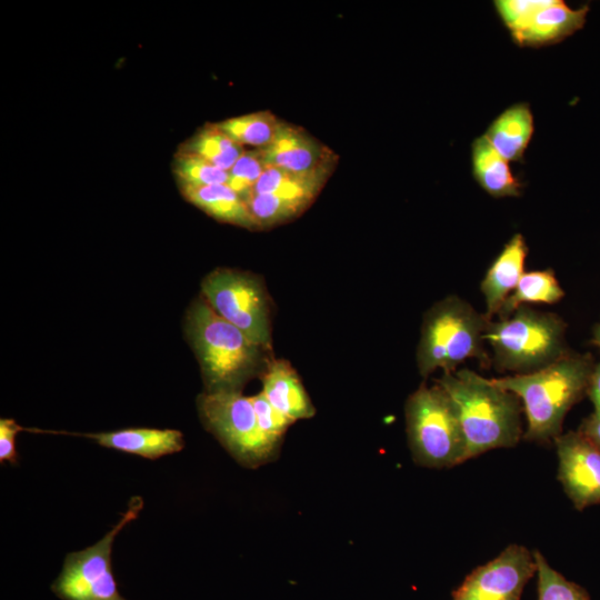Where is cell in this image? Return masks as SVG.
I'll return each instance as SVG.
<instances>
[{"instance_id":"19","label":"cell","mask_w":600,"mask_h":600,"mask_svg":"<svg viewBox=\"0 0 600 600\" xmlns=\"http://www.w3.org/2000/svg\"><path fill=\"white\" fill-rule=\"evenodd\" d=\"M180 190L186 200L216 220L256 229L246 201L227 183L181 186Z\"/></svg>"},{"instance_id":"30","label":"cell","mask_w":600,"mask_h":600,"mask_svg":"<svg viewBox=\"0 0 600 600\" xmlns=\"http://www.w3.org/2000/svg\"><path fill=\"white\" fill-rule=\"evenodd\" d=\"M24 430L23 427L18 424L12 418L0 419V462H10L16 464L18 461V453L16 448L17 434Z\"/></svg>"},{"instance_id":"23","label":"cell","mask_w":600,"mask_h":600,"mask_svg":"<svg viewBox=\"0 0 600 600\" xmlns=\"http://www.w3.org/2000/svg\"><path fill=\"white\" fill-rule=\"evenodd\" d=\"M256 229L272 228L299 217L313 202L306 198L253 193L246 200Z\"/></svg>"},{"instance_id":"31","label":"cell","mask_w":600,"mask_h":600,"mask_svg":"<svg viewBox=\"0 0 600 600\" xmlns=\"http://www.w3.org/2000/svg\"><path fill=\"white\" fill-rule=\"evenodd\" d=\"M578 431L600 449V417L594 413L587 417L582 420Z\"/></svg>"},{"instance_id":"7","label":"cell","mask_w":600,"mask_h":600,"mask_svg":"<svg viewBox=\"0 0 600 600\" xmlns=\"http://www.w3.org/2000/svg\"><path fill=\"white\" fill-rule=\"evenodd\" d=\"M197 407L204 428L241 466L256 469L277 458L281 444L261 431L250 397L238 391H203Z\"/></svg>"},{"instance_id":"11","label":"cell","mask_w":600,"mask_h":600,"mask_svg":"<svg viewBox=\"0 0 600 600\" xmlns=\"http://www.w3.org/2000/svg\"><path fill=\"white\" fill-rule=\"evenodd\" d=\"M558 480L577 510L600 503V449L579 431L554 441Z\"/></svg>"},{"instance_id":"32","label":"cell","mask_w":600,"mask_h":600,"mask_svg":"<svg viewBox=\"0 0 600 600\" xmlns=\"http://www.w3.org/2000/svg\"><path fill=\"white\" fill-rule=\"evenodd\" d=\"M587 394L593 403V413L600 417V362L594 366Z\"/></svg>"},{"instance_id":"10","label":"cell","mask_w":600,"mask_h":600,"mask_svg":"<svg viewBox=\"0 0 600 600\" xmlns=\"http://www.w3.org/2000/svg\"><path fill=\"white\" fill-rule=\"evenodd\" d=\"M536 573L533 551L511 543L491 561L471 571L453 591L451 600H520Z\"/></svg>"},{"instance_id":"20","label":"cell","mask_w":600,"mask_h":600,"mask_svg":"<svg viewBox=\"0 0 600 600\" xmlns=\"http://www.w3.org/2000/svg\"><path fill=\"white\" fill-rule=\"evenodd\" d=\"M331 173H298L268 166L256 183L251 194L272 193L284 197L306 198L314 201Z\"/></svg>"},{"instance_id":"5","label":"cell","mask_w":600,"mask_h":600,"mask_svg":"<svg viewBox=\"0 0 600 600\" xmlns=\"http://www.w3.org/2000/svg\"><path fill=\"white\" fill-rule=\"evenodd\" d=\"M566 330L560 316L524 304L507 318L490 319L483 338L498 371L526 374L552 364L570 351Z\"/></svg>"},{"instance_id":"27","label":"cell","mask_w":600,"mask_h":600,"mask_svg":"<svg viewBox=\"0 0 600 600\" xmlns=\"http://www.w3.org/2000/svg\"><path fill=\"white\" fill-rule=\"evenodd\" d=\"M267 167L260 149H246L228 171L227 184L246 200Z\"/></svg>"},{"instance_id":"4","label":"cell","mask_w":600,"mask_h":600,"mask_svg":"<svg viewBox=\"0 0 600 600\" xmlns=\"http://www.w3.org/2000/svg\"><path fill=\"white\" fill-rule=\"evenodd\" d=\"M489 320L458 296L436 302L423 317L416 354L419 373L426 378L438 369L454 372L468 359L488 368L491 357L483 334Z\"/></svg>"},{"instance_id":"2","label":"cell","mask_w":600,"mask_h":600,"mask_svg":"<svg viewBox=\"0 0 600 600\" xmlns=\"http://www.w3.org/2000/svg\"><path fill=\"white\" fill-rule=\"evenodd\" d=\"M594 366L589 353L569 351L536 372L493 379L522 403L527 419L522 439L546 444L562 433L567 413L587 394Z\"/></svg>"},{"instance_id":"16","label":"cell","mask_w":600,"mask_h":600,"mask_svg":"<svg viewBox=\"0 0 600 600\" xmlns=\"http://www.w3.org/2000/svg\"><path fill=\"white\" fill-rule=\"evenodd\" d=\"M261 380L263 396L292 422L314 416V406L290 362L272 358L261 374Z\"/></svg>"},{"instance_id":"25","label":"cell","mask_w":600,"mask_h":600,"mask_svg":"<svg viewBox=\"0 0 600 600\" xmlns=\"http://www.w3.org/2000/svg\"><path fill=\"white\" fill-rule=\"evenodd\" d=\"M533 556L537 563L538 600H590L586 589L554 570L540 551L534 550Z\"/></svg>"},{"instance_id":"3","label":"cell","mask_w":600,"mask_h":600,"mask_svg":"<svg viewBox=\"0 0 600 600\" xmlns=\"http://www.w3.org/2000/svg\"><path fill=\"white\" fill-rule=\"evenodd\" d=\"M454 401L464 439L466 461L487 451L516 447L523 437L520 399L493 379L460 369L436 380Z\"/></svg>"},{"instance_id":"17","label":"cell","mask_w":600,"mask_h":600,"mask_svg":"<svg viewBox=\"0 0 600 600\" xmlns=\"http://www.w3.org/2000/svg\"><path fill=\"white\" fill-rule=\"evenodd\" d=\"M533 132L534 119L529 103L517 102L499 113L483 136L509 162L522 163Z\"/></svg>"},{"instance_id":"22","label":"cell","mask_w":600,"mask_h":600,"mask_svg":"<svg viewBox=\"0 0 600 600\" xmlns=\"http://www.w3.org/2000/svg\"><path fill=\"white\" fill-rule=\"evenodd\" d=\"M180 149L196 153L227 172L246 150L223 132L217 123H207Z\"/></svg>"},{"instance_id":"13","label":"cell","mask_w":600,"mask_h":600,"mask_svg":"<svg viewBox=\"0 0 600 600\" xmlns=\"http://www.w3.org/2000/svg\"><path fill=\"white\" fill-rule=\"evenodd\" d=\"M589 10V4L572 9L563 0H547L510 37L521 48L559 43L584 27Z\"/></svg>"},{"instance_id":"9","label":"cell","mask_w":600,"mask_h":600,"mask_svg":"<svg viewBox=\"0 0 600 600\" xmlns=\"http://www.w3.org/2000/svg\"><path fill=\"white\" fill-rule=\"evenodd\" d=\"M141 497H132L120 520L94 544L66 556L50 590L61 600H127L112 572V546L118 533L139 517Z\"/></svg>"},{"instance_id":"6","label":"cell","mask_w":600,"mask_h":600,"mask_svg":"<svg viewBox=\"0 0 600 600\" xmlns=\"http://www.w3.org/2000/svg\"><path fill=\"white\" fill-rule=\"evenodd\" d=\"M411 457L418 466L452 468L466 461V439L458 408L438 383L421 384L404 404Z\"/></svg>"},{"instance_id":"24","label":"cell","mask_w":600,"mask_h":600,"mask_svg":"<svg viewBox=\"0 0 600 600\" xmlns=\"http://www.w3.org/2000/svg\"><path fill=\"white\" fill-rule=\"evenodd\" d=\"M280 122L270 111H258L216 123L243 148L263 149L273 140Z\"/></svg>"},{"instance_id":"15","label":"cell","mask_w":600,"mask_h":600,"mask_svg":"<svg viewBox=\"0 0 600 600\" xmlns=\"http://www.w3.org/2000/svg\"><path fill=\"white\" fill-rule=\"evenodd\" d=\"M527 254L528 247L524 237L521 233H514L490 264L480 283L487 318L492 319L497 316L506 299L516 289L524 273Z\"/></svg>"},{"instance_id":"33","label":"cell","mask_w":600,"mask_h":600,"mask_svg":"<svg viewBox=\"0 0 600 600\" xmlns=\"http://www.w3.org/2000/svg\"><path fill=\"white\" fill-rule=\"evenodd\" d=\"M591 343L600 349V322L593 328Z\"/></svg>"},{"instance_id":"14","label":"cell","mask_w":600,"mask_h":600,"mask_svg":"<svg viewBox=\"0 0 600 600\" xmlns=\"http://www.w3.org/2000/svg\"><path fill=\"white\" fill-rule=\"evenodd\" d=\"M31 431L80 436L92 439L104 448L151 460L177 453L184 447L182 432L174 429L127 428L94 433H71L39 429H31Z\"/></svg>"},{"instance_id":"8","label":"cell","mask_w":600,"mask_h":600,"mask_svg":"<svg viewBox=\"0 0 600 600\" xmlns=\"http://www.w3.org/2000/svg\"><path fill=\"white\" fill-rule=\"evenodd\" d=\"M201 296L216 313L258 344L272 350L270 300L258 276L218 268L203 278Z\"/></svg>"},{"instance_id":"18","label":"cell","mask_w":600,"mask_h":600,"mask_svg":"<svg viewBox=\"0 0 600 600\" xmlns=\"http://www.w3.org/2000/svg\"><path fill=\"white\" fill-rule=\"evenodd\" d=\"M471 172L478 186L493 198L520 197L523 183L482 134L471 142Z\"/></svg>"},{"instance_id":"26","label":"cell","mask_w":600,"mask_h":600,"mask_svg":"<svg viewBox=\"0 0 600 600\" xmlns=\"http://www.w3.org/2000/svg\"><path fill=\"white\" fill-rule=\"evenodd\" d=\"M173 172L181 186H210L228 182V172L213 166L202 157L179 150L173 162Z\"/></svg>"},{"instance_id":"1","label":"cell","mask_w":600,"mask_h":600,"mask_svg":"<svg viewBox=\"0 0 600 600\" xmlns=\"http://www.w3.org/2000/svg\"><path fill=\"white\" fill-rule=\"evenodd\" d=\"M186 333L206 392H241L252 378L261 377L272 359L271 350L216 313L202 296L187 311Z\"/></svg>"},{"instance_id":"28","label":"cell","mask_w":600,"mask_h":600,"mask_svg":"<svg viewBox=\"0 0 600 600\" xmlns=\"http://www.w3.org/2000/svg\"><path fill=\"white\" fill-rule=\"evenodd\" d=\"M250 398L261 431L268 439L281 444L286 431L293 422L273 408L262 392Z\"/></svg>"},{"instance_id":"29","label":"cell","mask_w":600,"mask_h":600,"mask_svg":"<svg viewBox=\"0 0 600 600\" xmlns=\"http://www.w3.org/2000/svg\"><path fill=\"white\" fill-rule=\"evenodd\" d=\"M546 2L547 0H494L493 7L500 21L511 33Z\"/></svg>"},{"instance_id":"21","label":"cell","mask_w":600,"mask_h":600,"mask_svg":"<svg viewBox=\"0 0 600 600\" xmlns=\"http://www.w3.org/2000/svg\"><path fill=\"white\" fill-rule=\"evenodd\" d=\"M563 296L564 291L551 269L524 272L497 316L498 319L507 318L528 303L553 304Z\"/></svg>"},{"instance_id":"12","label":"cell","mask_w":600,"mask_h":600,"mask_svg":"<svg viewBox=\"0 0 600 600\" xmlns=\"http://www.w3.org/2000/svg\"><path fill=\"white\" fill-rule=\"evenodd\" d=\"M260 151L268 166L298 173L332 172L337 159L304 129L282 120L271 143Z\"/></svg>"}]
</instances>
